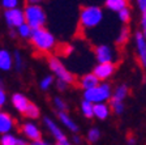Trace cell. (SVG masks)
<instances>
[{"label":"cell","instance_id":"ac0fdd59","mask_svg":"<svg viewBox=\"0 0 146 145\" xmlns=\"http://www.w3.org/2000/svg\"><path fill=\"white\" fill-rule=\"evenodd\" d=\"M27 140H24L21 137L16 136L13 133L8 132V133H3L1 137H0V144L1 145H26Z\"/></svg>","mask_w":146,"mask_h":145},{"label":"cell","instance_id":"1f68e13d","mask_svg":"<svg viewBox=\"0 0 146 145\" xmlns=\"http://www.w3.org/2000/svg\"><path fill=\"white\" fill-rule=\"evenodd\" d=\"M141 31L143 33V35L146 37V11L145 12H141Z\"/></svg>","mask_w":146,"mask_h":145},{"label":"cell","instance_id":"f546056e","mask_svg":"<svg viewBox=\"0 0 146 145\" xmlns=\"http://www.w3.org/2000/svg\"><path fill=\"white\" fill-rule=\"evenodd\" d=\"M21 0H1V7L4 9H9V8H16L20 7Z\"/></svg>","mask_w":146,"mask_h":145},{"label":"cell","instance_id":"74e56055","mask_svg":"<svg viewBox=\"0 0 146 145\" xmlns=\"http://www.w3.org/2000/svg\"><path fill=\"white\" fill-rule=\"evenodd\" d=\"M43 0H26L27 4H40Z\"/></svg>","mask_w":146,"mask_h":145},{"label":"cell","instance_id":"7402d4cb","mask_svg":"<svg viewBox=\"0 0 146 145\" xmlns=\"http://www.w3.org/2000/svg\"><path fill=\"white\" fill-rule=\"evenodd\" d=\"M110 106H111V110H112L113 114L116 115H121L124 112V101L121 100H117V98H113L111 97V100H110Z\"/></svg>","mask_w":146,"mask_h":145},{"label":"cell","instance_id":"4dcf8cb0","mask_svg":"<svg viewBox=\"0 0 146 145\" xmlns=\"http://www.w3.org/2000/svg\"><path fill=\"white\" fill-rule=\"evenodd\" d=\"M13 57H15V67H16V69L20 71L22 68V57H21L20 51H15Z\"/></svg>","mask_w":146,"mask_h":145},{"label":"cell","instance_id":"8992f818","mask_svg":"<svg viewBox=\"0 0 146 145\" xmlns=\"http://www.w3.org/2000/svg\"><path fill=\"white\" fill-rule=\"evenodd\" d=\"M3 16H4L5 25L9 27V29H17L21 24L26 22V18H25V11L21 9L20 7L4 9Z\"/></svg>","mask_w":146,"mask_h":145},{"label":"cell","instance_id":"d4e9b609","mask_svg":"<svg viewBox=\"0 0 146 145\" xmlns=\"http://www.w3.org/2000/svg\"><path fill=\"white\" fill-rule=\"evenodd\" d=\"M129 37H131V30H129L127 26H123L117 35V38H116V45L117 46L125 45V43L128 42V39H129Z\"/></svg>","mask_w":146,"mask_h":145},{"label":"cell","instance_id":"9c48e42d","mask_svg":"<svg viewBox=\"0 0 146 145\" xmlns=\"http://www.w3.org/2000/svg\"><path fill=\"white\" fill-rule=\"evenodd\" d=\"M21 132L25 136V139H27L30 142L42 140V131H40L39 126L35 124L34 122H26L22 124Z\"/></svg>","mask_w":146,"mask_h":145},{"label":"cell","instance_id":"3957f363","mask_svg":"<svg viewBox=\"0 0 146 145\" xmlns=\"http://www.w3.org/2000/svg\"><path fill=\"white\" fill-rule=\"evenodd\" d=\"M112 89L111 85L107 84L106 81H100L97 86L84 90V100H88L93 103L99 102H107L112 97Z\"/></svg>","mask_w":146,"mask_h":145},{"label":"cell","instance_id":"836d02e7","mask_svg":"<svg viewBox=\"0 0 146 145\" xmlns=\"http://www.w3.org/2000/svg\"><path fill=\"white\" fill-rule=\"evenodd\" d=\"M7 101V94L3 88H0V106H4Z\"/></svg>","mask_w":146,"mask_h":145},{"label":"cell","instance_id":"4316f807","mask_svg":"<svg viewBox=\"0 0 146 145\" xmlns=\"http://www.w3.org/2000/svg\"><path fill=\"white\" fill-rule=\"evenodd\" d=\"M99 139H100V131L98 130L97 127L90 128V130L88 131V133H86V140H88L89 142H91V144L99 141Z\"/></svg>","mask_w":146,"mask_h":145},{"label":"cell","instance_id":"cb8c5ba5","mask_svg":"<svg viewBox=\"0 0 146 145\" xmlns=\"http://www.w3.org/2000/svg\"><path fill=\"white\" fill-rule=\"evenodd\" d=\"M55 77H56V76L52 73V75H47V76H44L43 79H40V81H39V89L40 90H44V92L48 90L52 85H54Z\"/></svg>","mask_w":146,"mask_h":145},{"label":"cell","instance_id":"ffe728a7","mask_svg":"<svg viewBox=\"0 0 146 145\" xmlns=\"http://www.w3.org/2000/svg\"><path fill=\"white\" fill-rule=\"evenodd\" d=\"M33 26H31L30 24H27V22H24V24H21L20 26L16 29V31H17V35L20 37V38H22V39H30L31 38V34H33Z\"/></svg>","mask_w":146,"mask_h":145},{"label":"cell","instance_id":"4fadbf2b","mask_svg":"<svg viewBox=\"0 0 146 145\" xmlns=\"http://www.w3.org/2000/svg\"><path fill=\"white\" fill-rule=\"evenodd\" d=\"M15 65V57L8 50L3 48L0 51V69L3 72H8L12 69V67Z\"/></svg>","mask_w":146,"mask_h":145},{"label":"cell","instance_id":"484cf974","mask_svg":"<svg viewBox=\"0 0 146 145\" xmlns=\"http://www.w3.org/2000/svg\"><path fill=\"white\" fill-rule=\"evenodd\" d=\"M128 94H129V90H128L127 85H119V86H116L115 88V90H113L112 97L113 98H117V100L124 101L125 98L128 97Z\"/></svg>","mask_w":146,"mask_h":145},{"label":"cell","instance_id":"9a60e30c","mask_svg":"<svg viewBox=\"0 0 146 145\" xmlns=\"http://www.w3.org/2000/svg\"><path fill=\"white\" fill-rule=\"evenodd\" d=\"M58 118H59V120H60V123L63 124L65 128H68L70 132H73V133L78 132L80 128H78V126H77V123L70 118L67 112H65V110H63V111H58Z\"/></svg>","mask_w":146,"mask_h":145},{"label":"cell","instance_id":"d6a6232c","mask_svg":"<svg viewBox=\"0 0 146 145\" xmlns=\"http://www.w3.org/2000/svg\"><path fill=\"white\" fill-rule=\"evenodd\" d=\"M67 85H69L68 84V82H65L64 81V80H60V79H58L56 80V88L59 89V90H65V89H67Z\"/></svg>","mask_w":146,"mask_h":145},{"label":"cell","instance_id":"7c38bea8","mask_svg":"<svg viewBox=\"0 0 146 145\" xmlns=\"http://www.w3.org/2000/svg\"><path fill=\"white\" fill-rule=\"evenodd\" d=\"M11 102H12V106L20 112V114H25V111H26L30 101H29V98H27L25 94L15 93L12 96V98H11Z\"/></svg>","mask_w":146,"mask_h":145},{"label":"cell","instance_id":"8fae6325","mask_svg":"<svg viewBox=\"0 0 146 145\" xmlns=\"http://www.w3.org/2000/svg\"><path fill=\"white\" fill-rule=\"evenodd\" d=\"M134 43H136V51L138 55V60L141 65L146 68V37L142 31H137L134 34Z\"/></svg>","mask_w":146,"mask_h":145},{"label":"cell","instance_id":"52a82bcc","mask_svg":"<svg viewBox=\"0 0 146 145\" xmlns=\"http://www.w3.org/2000/svg\"><path fill=\"white\" fill-rule=\"evenodd\" d=\"M43 124H44V127L47 128V131L51 133V136L55 139L56 144H59V145H69L70 144V141L68 140V137L65 136V133L63 132V130H61L51 118H48V116L43 118Z\"/></svg>","mask_w":146,"mask_h":145},{"label":"cell","instance_id":"e575fe53","mask_svg":"<svg viewBox=\"0 0 146 145\" xmlns=\"http://www.w3.org/2000/svg\"><path fill=\"white\" fill-rule=\"evenodd\" d=\"M137 5H138L141 12H145L146 11V0H137Z\"/></svg>","mask_w":146,"mask_h":145},{"label":"cell","instance_id":"5b68a950","mask_svg":"<svg viewBox=\"0 0 146 145\" xmlns=\"http://www.w3.org/2000/svg\"><path fill=\"white\" fill-rule=\"evenodd\" d=\"M48 67H50V69H51V72L56 76V79L64 80V81L68 82V84H73V82L76 81L73 73H70L69 71L65 68V65L61 63L59 57H56V56L48 57Z\"/></svg>","mask_w":146,"mask_h":145},{"label":"cell","instance_id":"8d00e7d4","mask_svg":"<svg viewBox=\"0 0 146 145\" xmlns=\"http://www.w3.org/2000/svg\"><path fill=\"white\" fill-rule=\"evenodd\" d=\"M31 144H34V145H47L48 142L44 141V140H38V141H34V142H31Z\"/></svg>","mask_w":146,"mask_h":145},{"label":"cell","instance_id":"44dd1931","mask_svg":"<svg viewBox=\"0 0 146 145\" xmlns=\"http://www.w3.org/2000/svg\"><path fill=\"white\" fill-rule=\"evenodd\" d=\"M80 107H81V112L85 118L88 119L94 118V103L93 102H90L88 100H84L81 102V105H80Z\"/></svg>","mask_w":146,"mask_h":145},{"label":"cell","instance_id":"603a6c76","mask_svg":"<svg viewBox=\"0 0 146 145\" xmlns=\"http://www.w3.org/2000/svg\"><path fill=\"white\" fill-rule=\"evenodd\" d=\"M24 115L26 116V118L34 120V119H38V118H39L40 110H39V107H38L35 103L30 102V103H29V106H27V109H26V111H25Z\"/></svg>","mask_w":146,"mask_h":145},{"label":"cell","instance_id":"d590c367","mask_svg":"<svg viewBox=\"0 0 146 145\" xmlns=\"http://www.w3.org/2000/svg\"><path fill=\"white\" fill-rule=\"evenodd\" d=\"M72 142H74V144H81V137L74 135V136L72 137Z\"/></svg>","mask_w":146,"mask_h":145},{"label":"cell","instance_id":"5bb4252c","mask_svg":"<svg viewBox=\"0 0 146 145\" xmlns=\"http://www.w3.org/2000/svg\"><path fill=\"white\" fill-rule=\"evenodd\" d=\"M99 82H100L99 77H98L94 72H90V73H86V75L81 76V79H80V86H81L84 90H86V89L97 86Z\"/></svg>","mask_w":146,"mask_h":145},{"label":"cell","instance_id":"f1b7e54d","mask_svg":"<svg viewBox=\"0 0 146 145\" xmlns=\"http://www.w3.org/2000/svg\"><path fill=\"white\" fill-rule=\"evenodd\" d=\"M52 103H54V107L58 111H63V110H67V103L64 102L63 98H60V97H55L54 101H52Z\"/></svg>","mask_w":146,"mask_h":145},{"label":"cell","instance_id":"30bf717a","mask_svg":"<svg viewBox=\"0 0 146 145\" xmlns=\"http://www.w3.org/2000/svg\"><path fill=\"white\" fill-rule=\"evenodd\" d=\"M115 69H116L115 61H108V63H98L94 67L93 72L99 77L100 81H106L115 73Z\"/></svg>","mask_w":146,"mask_h":145},{"label":"cell","instance_id":"e0dca14e","mask_svg":"<svg viewBox=\"0 0 146 145\" xmlns=\"http://www.w3.org/2000/svg\"><path fill=\"white\" fill-rule=\"evenodd\" d=\"M110 112H111V106L107 105L106 102L94 103V118H97L98 120H106L110 116Z\"/></svg>","mask_w":146,"mask_h":145},{"label":"cell","instance_id":"ba28073f","mask_svg":"<svg viewBox=\"0 0 146 145\" xmlns=\"http://www.w3.org/2000/svg\"><path fill=\"white\" fill-rule=\"evenodd\" d=\"M95 54V59H97L98 63H108V61H115L117 54H116V50L113 47H111L110 45H98L94 50Z\"/></svg>","mask_w":146,"mask_h":145},{"label":"cell","instance_id":"277c9868","mask_svg":"<svg viewBox=\"0 0 146 145\" xmlns=\"http://www.w3.org/2000/svg\"><path fill=\"white\" fill-rule=\"evenodd\" d=\"M25 11V18L26 22L33 26V29L36 27H42L47 22V15L46 11L40 4H26L24 8Z\"/></svg>","mask_w":146,"mask_h":145},{"label":"cell","instance_id":"2e32d148","mask_svg":"<svg viewBox=\"0 0 146 145\" xmlns=\"http://www.w3.org/2000/svg\"><path fill=\"white\" fill-rule=\"evenodd\" d=\"M15 127V120L8 112H0V133H8Z\"/></svg>","mask_w":146,"mask_h":145},{"label":"cell","instance_id":"6da1fadb","mask_svg":"<svg viewBox=\"0 0 146 145\" xmlns=\"http://www.w3.org/2000/svg\"><path fill=\"white\" fill-rule=\"evenodd\" d=\"M30 42L36 51L50 52L56 46V38H55V35L48 29L42 26V27H36V29L33 30Z\"/></svg>","mask_w":146,"mask_h":145},{"label":"cell","instance_id":"d6986e66","mask_svg":"<svg viewBox=\"0 0 146 145\" xmlns=\"http://www.w3.org/2000/svg\"><path fill=\"white\" fill-rule=\"evenodd\" d=\"M104 7L111 12H116L124 9L125 7H128V1L127 0H106L104 1Z\"/></svg>","mask_w":146,"mask_h":145},{"label":"cell","instance_id":"83f0119b","mask_svg":"<svg viewBox=\"0 0 146 145\" xmlns=\"http://www.w3.org/2000/svg\"><path fill=\"white\" fill-rule=\"evenodd\" d=\"M117 17L123 24H128V22L131 21V17H132L131 9L128 8V7H125L124 9H121V11H119L117 12Z\"/></svg>","mask_w":146,"mask_h":145},{"label":"cell","instance_id":"7a4b0ae2","mask_svg":"<svg viewBox=\"0 0 146 145\" xmlns=\"http://www.w3.org/2000/svg\"><path fill=\"white\" fill-rule=\"evenodd\" d=\"M103 11L98 5H85L80 9V25L84 29H94L103 21Z\"/></svg>","mask_w":146,"mask_h":145},{"label":"cell","instance_id":"f35d334b","mask_svg":"<svg viewBox=\"0 0 146 145\" xmlns=\"http://www.w3.org/2000/svg\"><path fill=\"white\" fill-rule=\"evenodd\" d=\"M128 144H136V140H134L133 137H131V139L128 140Z\"/></svg>","mask_w":146,"mask_h":145}]
</instances>
